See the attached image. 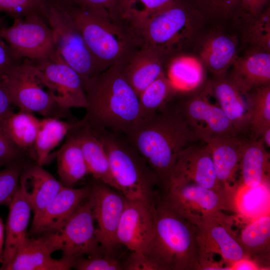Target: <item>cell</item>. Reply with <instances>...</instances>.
<instances>
[{
  "label": "cell",
  "mask_w": 270,
  "mask_h": 270,
  "mask_svg": "<svg viewBox=\"0 0 270 270\" xmlns=\"http://www.w3.org/2000/svg\"><path fill=\"white\" fill-rule=\"evenodd\" d=\"M46 0H0V13L14 19L30 14H42Z\"/></svg>",
  "instance_id": "obj_41"
},
{
  "label": "cell",
  "mask_w": 270,
  "mask_h": 270,
  "mask_svg": "<svg viewBox=\"0 0 270 270\" xmlns=\"http://www.w3.org/2000/svg\"><path fill=\"white\" fill-rule=\"evenodd\" d=\"M93 204L90 193L62 226L44 233L40 237L51 254L60 250L63 256L74 259L84 254L101 256L94 224Z\"/></svg>",
  "instance_id": "obj_8"
},
{
  "label": "cell",
  "mask_w": 270,
  "mask_h": 270,
  "mask_svg": "<svg viewBox=\"0 0 270 270\" xmlns=\"http://www.w3.org/2000/svg\"><path fill=\"white\" fill-rule=\"evenodd\" d=\"M125 64H116L92 78L84 88V122L126 136L143 119L139 96L126 78Z\"/></svg>",
  "instance_id": "obj_2"
},
{
  "label": "cell",
  "mask_w": 270,
  "mask_h": 270,
  "mask_svg": "<svg viewBox=\"0 0 270 270\" xmlns=\"http://www.w3.org/2000/svg\"><path fill=\"white\" fill-rule=\"evenodd\" d=\"M180 181L192 182L207 188L226 192L217 178L212 154L206 144L196 145L194 143L180 152L170 184Z\"/></svg>",
  "instance_id": "obj_17"
},
{
  "label": "cell",
  "mask_w": 270,
  "mask_h": 270,
  "mask_svg": "<svg viewBox=\"0 0 270 270\" xmlns=\"http://www.w3.org/2000/svg\"><path fill=\"white\" fill-rule=\"evenodd\" d=\"M99 182L91 191L94 218L98 224L95 234L102 250L106 255L110 256L118 244L116 234L126 198L110 186Z\"/></svg>",
  "instance_id": "obj_15"
},
{
  "label": "cell",
  "mask_w": 270,
  "mask_h": 270,
  "mask_svg": "<svg viewBox=\"0 0 270 270\" xmlns=\"http://www.w3.org/2000/svg\"><path fill=\"white\" fill-rule=\"evenodd\" d=\"M56 152L57 170L63 186L73 187L89 174L80 145L71 132Z\"/></svg>",
  "instance_id": "obj_29"
},
{
  "label": "cell",
  "mask_w": 270,
  "mask_h": 270,
  "mask_svg": "<svg viewBox=\"0 0 270 270\" xmlns=\"http://www.w3.org/2000/svg\"><path fill=\"white\" fill-rule=\"evenodd\" d=\"M246 140L240 135L228 136L214 138L206 144L218 181L222 188L232 196L238 186L237 178Z\"/></svg>",
  "instance_id": "obj_19"
},
{
  "label": "cell",
  "mask_w": 270,
  "mask_h": 270,
  "mask_svg": "<svg viewBox=\"0 0 270 270\" xmlns=\"http://www.w3.org/2000/svg\"><path fill=\"white\" fill-rule=\"evenodd\" d=\"M203 16L186 0H174L134 30L141 47L152 50L166 60L190 42L194 22Z\"/></svg>",
  "instance_id": "obj_6"
},
{
  "label": "cell",
  "mask_w": 270,
  "mask_h": 270,
  "mask_svg": "<svg viewBox=\"0 0 270 270\" xmlns=\"http://www.w3.org/2000/svg\"><path fill=\"white\" fill-rule=\"evenodd\" d=\"M232 226L231 220L223 214L198 228L200 270H212L214 254L220 255L224 262L229 264L228 268L236 262L248 257Z\"/></svg>",
  "instance_id": "obj_14"
},
{
  "label": "cell",
  "mask_w": 270,
  "mask_h": 270,
  "mask_svg": "<svg viewBox=\"0 0 270 270\" xmlns=\"http://www.w3.org/2000/svg\"><path fill=\"white\" fill-rule=\"evenodd\" d=\"M22 151L10 140L0 124V167L22 163Z\"/></svg>",
  "instance_id": "obj_44"
},
{
  "label": "cell",
  "mask_w": 270,
  "mask_h": 270,
  "mask_svg": "<svg viewBox=\"0 0 270 270\" xmlns=\"http://www.w3.org/2000/svg\"><path fill=\"white\" fill-rule=\"evenodd\" d=\"M90 128L106 151L118 192L129 200L154 204L158 179L126 138L105 129Z\"/></svg>",
  "instance_id": "obj_5"
},
{
  "label": "cell",
  "mask_w": 270,
  "mask_h": 270,
  "mask_svg": "<svg viewBox=\"0 0 270 270\" xmlns=\"http://www.w3.org/2000/svg\"><path fill=\"white\" fill-rule=\"evenodd\" d=\"M50 28L56 51L80 76L84 88L100 72L76 23L57 2H47L42 12Z\"/></svg>",
  "instance_id": "obj_7"
},
{
  "label": "cell",
  "mask_w": 270,
  "mask_h": 270,
  "mask_svg": "<svg viewBox=\"0 0 270 270\" xmlns=\"http://www.w3.org/2000/svg\"><path fill=\"white\" fill-rule=\"evenodd\" d=\"M2 26H0V28ZM22 60L16 56L0 35V74H6Z\"/></svg>",
  "instance_id": "obj_45"
},
{
  "label": "cell",
  "mask_w": 270,
  "mask_h": 270,
  "mask_svg": "<svg viewBox=\"0 0 270 270\" xmlns=\"http://www.w3.org/2000/svg\"><path fill=\"white\" fill-rule=\"evenodd\" d=\"M250 94L249 132L251 138L258 139L270 128V86L256 88Z\"/></svg>",
  "instance_id": "obj_37"
},
{
  "label": "cell",
  "mask_w": 270,
  "mask_h": 270,
  "mask_svg": "<svg viewBox=\"0 0 270 270\" xmlns=\"http://www.w3.org/2000/svg\"><path fill=\"white\" fill-rule=\"evenodd\" d=\"M203 16L224 18L241 9L242 0H186Z\"/></svg>",
  "instance_id": "obj_39"
},
{
  "label": "cell",
  "mask_w": 270,
  "mask_h": 270,
  "mask_svg": "<svg viewBox=\"0 0 270 270\" xmlns=\"http://www.w3.org/2000/svg\"><path fill=\"white\" fill-rule=\"evenodd\" d=\"M270 183L249 187L238 185L233 197V210L253 220L270 214Z\"/></svg>",
  "instance_id": "obj_30"
},
{
  "label": "cell",
  "mask_w": 270,
  "mask_h": 270,
  "mask_svg": "<svg viewBox=\"0 0 270 270\" xmlns=\"http://www.w3.org/2000/svg\"><path fill=\"white\" fill-rule=\"evenodd\" d=\"M200 62L215 76L224 74L237 57L234 38L224 34H214L202 45Z\"/></svg>",
  "instance_id": "obj_28"
},
{
  "label": "cell",
  "mask_w": 270,
  "mask_h": 270,
  "mask_svg": "<svg viewBox=\"0 0 270 270\" xmlns=\"http://www.w3.org/2000/svg\"><path fill=\"white\" fill-rule=\"evenodd\" d=\"M246 256L252 260L268 254L270 242V216L252 220L238 236Z\"/></svg>",
  "instance_id": "obj_34"
},
{
  "label": "cell",
  "mask_w": 270,
  "mask_h": 270,
  "mask_svg": "<svg viewBox=\"0 0 270 270\" xmlns=\"http://www.w3.org/2000/svg\"><path fill=\"white\" fill-rule=\"evenodd\" d=\"M3 76L12 103L20 110L46 117L53 113L56 105L30 60H22Z\"/></svg>",
  "instance_id": "obj_12"
},
{
  "label": "cell",
  "mask_w": 270,
  "mask_h": 270,
  "mask_svg": "<svg viewBox=\"0 0 270 270\" xmlns=\"http://www.w3.org/2000/svg\"><path fill=\"white\" fill-rule=\"evenodd\" d=\"M30 61L58 107L63 110L87 108V99L80 76L56 50L46 58Z\"/></svg>",
  "instance_id": "obj_10"
},
{
  "label": "cell",
  "mask_w": 270,
  "mask_h": 270,
  "mask_svg": "<svg viewBox=\"0 0 270 270\" xmlns=\"http://www.w3.org/2000/svg\"><path fill=\"white\" fill-rule=\"evenodd\" d=\"M155 202L126 198L116 231L118 244L124 245L132 252L146 249L153 234Z\"/></svg>",
  "instance_id": "obj_16"
},
{
  "label": "cell",
  "mask_w": 270,
  "mask_h": 270,
  "mask_svg": "<svg viewBox=\"0 0 270 270\" xmlns=\"http://www.w3.org/2000/svg\"><path fill=\"white\" fill-rule=\"evenodd\" d=\"M163 197L198 228L222 214V210H233L232 195L192 182H171Z\"/></svg>",
  "instance_id": "obj_9"
},
{
  "label": "cell",
  "mask_w": 270,
  "mask_h": 270,
  "mask_svg": "<svg viewBox=\"0 0 270 270\" xmlns=\"http://www.w3.org/2000/svg\"><path fill=\"white\" fill-rule=\"evenodd\" d=\"M167 76L180 92L194 91L204 81V65L194 58L177 56L170 63Z\"/></svg>",
  "instance_id": "obj_32"
},
{
  "label": "cell",
  "mask_w": 270,
  "mask_h": 270,
  "mask_svg": "<svg viewBox=\"0 0 270 270\" xmlns=\"http://www.w3.org/2000/svg\"><path fill=\"white\" fill-rule=\"evenodd\" d=\"M40 120L31 112L20 110L12 112L0 124L12 143L22 150L34 147Z\"/></svg>",
  "instance_id": "obj_33"
},
{
  "label": "cell",
  "mask_w": 270,
  "mask_h": 270,
  "mask_svg": "<svg viewBox=\"0 0 270 270\" xmlns=\"http://www.w3.org/2000/svg\"><path fill=\"white\" fill-rule=\"evenodd\" d=\"M206 90L215 98L238 135L249 132L250 92L241 90L225 74L216 76Z\"/></svg>",
  "instance_id": "obj_18"
},
{
  "label": "cell",
  "mask_w": 270,
  "mask_h": 270,
  "mask_svg": "<svg viewBox=\"0 0 270 270\" xmlns=\"http://www.w3.org/2000/svg\"><path fill=\"white\" fill-rule=\"evenodd\" d=\"M22 170V163L0 170V205L10 204L18 188Z\"/></svg>",
  "instance_id": "obj_40"
},
{
  "label": "cell",
  "mask_w": 270,
  "mask_h": 270,
  "mask_svg": "<svg viewBox=\"0 0 270 270\" xmlns=\"http://www.w3.org/2000/svg\"><path fill=\"white\" fill-rule=\"evenodd\" d=\"M183 93L186 96L176 104L201 142L208 144L215 138L238 135L220 106L209 102L206 90Z\"/></svg>",
  "instance_id": "obj_13"
},
{
  "label": "cell",
  "mask_w": 270,
  "mask_h": 270,
  "mask_svg": "<svg viewBox=\"0 0 270 270\" xmlns=\"http://www.w3.org/2000/svg\"><path fill=\"white\" fill-rule=\"evenodd\" d=\"M80 123L81 120L68 123L50 116L41 120L33 147L38 164L42 166L48 160L51 151Z\"/></svg>",
  "instance_id": "obj_31"
},
{
  "label": "cell",
  "mask_w": 270,
  "mask_h": 270,
  "mask_svg": "<svg viewBox=\"0 0 270 270\" xmlns=\"http://www.w3.org/2000/svg\"><path fill=\"white\" fill-rule=\"evenodd\" d=\"M44 18L42 14H32L0 28V35L18 59L36 60L54 52L52 32Z\"/></svg>",
  "instance_id": "obj_11"
},
{
  "label": "cell",
  "mask_w": 270,
  "mask_h": 270,
  "mask_svg": "<svg viewBox=\"0 0 270 270\" xmlns=\"http://www.w3.org/2000/svg\"><path fill=\"white\" fill-rule=\"evenodd\" d=\"M180 92L167 75L162 74L139 95L142 118L162 109Z\"/></svg>",
  "instance_id": "obj_35"
},
{
  "label": "cell",
  "mask_w": 270,
  "mask_h": 270,
  "mask_svg": "<svg viewBox=\"0 0 270 270\" xmlns=\"http://www.w3.org/2000/svg\"><path fill=\"white\" fill-rule=\"evenodd\" d=\"M57 2L76 23L100 73L116 64H126L141 48L134 28L126 20Z\"/></svg>",
  "instance_id": "obj_4"
},
{
  "label": "cell",
  "mask_w": 270,
  "mask_h": 270,
  "mask_svg": "<svg viewBox=\"0 0 270 270\" xmlns=\"http://www.w3.org/2000/svg\"><path fill=\"white\" fill-rule=\"evenodd\" d=\"M256 14L262 11L270 0H254Z\"/></svg>",
  "instance_id": "obj_48"
},
{
  "label": "cell",
  "mask_w": 270,
  "mask_h": 270,
  "mask_svg": "<svg viewBox=\"0 0 270 270\" xmlns=\"http://www.w3.org/2000/svg\"><path fill=\"white\" fill-rule=\"evenodd\" d=\"M270 157L260 138L246 140L241 159L238 185L254 187L270 183Z\"/></svg>",
  "instance_id": "obj_26"
},
{
  "label": "cell",
  "mask_w": 270,
  "mask_h": 270,
  "mask_svg": "<svg viewBox=\"0 0 270 270\" xmlns=\"http://www.w3.org/2000/svg\"><path fill=\"white\" fill-rule=\"evenodd\" d=\"M174 0H122L123 20L134 29L142 26L154 14L170 4Z\"/></svg>",
  "instance_id": "obj_38"
},
{
  "label": "cell",
  "mask_w": 270,
  "mask_h": 270,
  "mask_svg": "<svg viewBox=\"0 0 270 270\" xmlns=\"http://www.w3.org/2000/svg\"><path fill=\"white\" fill-rule=\"evenodd\" d=\"M41 237L27 238L6 270H68L76 259L62 256L54 259Z\"/></svg>",
  "instance_id": "obj_25"
},
{
  "label": "cell",
  "mask_w": 270,
  "mask_h": 270,
  "mask_svg": "<svg viewBox=\"0 0 270 270\" xmlns=\"http://www.w3.org/2000/svg\"><path fill=\"white\" fill-rule=\"evenodd\" d=\"M6 227L2 265L6 270L25 242L32 208L19 187L10 204Z\"/></svg>",
  "instance_id": "obj_22"
},
{
  "label": "cell",
  "mask_w": 270,
  "mask_h": 270,
  "mask_svg": "<svg viewBox=\"0 0 270 270\" xmlns=\"http://www.w3.org/2000/svg\"><path fill=\"white\" fill-rule=\"evenodd\" d=\"M5 22H4V20L2 17L0 16V26H5Z\"/></svg>",
  "instance_id": "obj_51"
},
{
  "label": "cell",
  "mask_w": 270,
  "mask_h": 270,
  "mask_svg": "<svg viewBox=\"0 0 270 270\" xmlns=\"http://www.w3.org/2000/svg\"><path fill=\"white\" fill-rule=\"evenodd\" d=\"M4 226L2 220L0 218V262L2 263L4 251Z\"/></svg>",
  "instance_id": "obj_49"
},
{
  "label": "cell",
  "mask_w": 270,
  "mask_h": 270,
  "mask_svg": "<svg viewBox=\"0 0 270 270\" xmlns=\"http://www.w3.org/2000/svg\"><path fill=\"white\" fill-rule=\"evenodd\" d=\"M71 132L76 136L80 145L89 174L96 180L118 192L106 151L90 126L83 119Z\"/></svg>",
  "instance_id": "obj_23"
},
{
  "label": "cell",
  "mask_w": 270,
  "mask_h": 270,
  "mask_svg": "<svg viewBox=\"0 0 270 270\" xmlns=\"http://www.w3.org/2000/svg\"><path fill=\"white\" fill-rule=\"evenodd\" d=\"M60 3L106 14L116 20L122 17V0H56Z\"/></svg>",
  "instance_id": "obj_42"
},
{
  "label": "cell",
  "mask_w": 270,
  "mask_h": 270,
  "mask_svg": "<svg viewBox=\"0 0 270 270\" xmlns=\"http://www.w3.org/2000/svg\"><path fill=\"white\" fill-rule=\"evenodd\" d=\"M230 270H256L260 269L255 262L248 257L244 258L234 264L230 267Z\"/></svg>",
  "instance_id": "obj_47"
},
{
  "label": "cell",
  "mask_w": 270,
  "mask_h": 270,
  "mask_svg": "<svg viewBox=\"0 0 270 270\" xmlns=\"http://www.w3.org/2000/svg\"><path fill=\"white\" fill-rule=\"evenodd\" d=\"M229 76L241 90L249 92L252 90L270 84V54L254 49L241 57H237Z\"/></svg>",
  "instance_id": "obj_24"
},
{
  "label": "cell",
  "mask_w": 270,
  "mask_h": 270,
  "mask_svg": "<svg viewBox=\"0 0 270 270\" xmlns=\"http://www.w3.org/2000/svg\"><path fill=\"white\" fill-rule=\"evenodd\" d=\"M92 188L63 186L46 207L32 222L31 232L42 234L62 226L90 194Z\"/></svg>",
  "instance_id": "obj_20"
},
{
  "label": "cell",
  "mask_w": 270,
  "mask_h": 270,
  "mask_svg": "<svg viewBox=\"0 0 270 270\" xmlns=\"http://www.w3.org/2000/svg\"><path fill=\"white\" fill-rule=\"evenodd\" d=\"M170 103L143 118L126 136L155 174L164 192L180 152L200 141L178 104Z\"/></svg>",
  "instance_id": "obj_1"
},
{
  "label": "cell",
  "mask_w": 270,
  "mask_h": 270,
  "mask_svg": "<svg viewBox=\"0 0 270 270\" xmlns=\"http://www.w3.org/2000/svg\"><path fill=\"white\" fill-rule=\"evenodd\" d=\"M234 14L246 22L242 28L244 38L254 46V49L270 52V6L256 15L250 14L241 9Z\"/></svg>",
  "instance_id": "obj_36"
},
{
  "label": "cell",
  "mask_w": 270,
  "mask_h": 270,
  "mask_svg": "<svg viewBox=\"0 0 270 270\" xmlns=\"http://www.w3.org/2000/svg\"><path fill=\"white\" fill-rule=\"evenodd\" d=\"M166 60L152 50L142 46L125 64L124 72L138 96L164 72Z\"/></svg>",
  "instance_id": "obj_27"
},
{
  "label": "cell",
  "mask_w": 270,
  "mask_h": 270,
  "mask_svg": "<svg viewBox=\"0 0 270 270\" xmlns=\"http://www.w3.org/2000/svg\"><path fill=\"white\" fill-rule=\"evenodd\" d=\"M73 268L78 270H120L123 267L117 260L110 256H82L76 258Z\"/></svg>",
  "instance_id": "obj_43"
},
{
  "label": "cell",
  "mask_w": 270,
  "mask_h": 270,
  "mask_svg": "<svg viewBox=\"0 0 270 270\" xmlns=\"http://www.w3.org/2000/svg\"><path fill=\"white\" fill-rule=\"evenodd\" d=\"M260 138L262 140L264 145L268 148L270 146V128H268L262 134Z\"/></svg>",
  "instance_id": "obj_50"
},
{
  "label": "cell",
  "mask_w": 270,
  "mask_h": 270,
  "mask_svg": "<svg viewBox=\"0 0 270 270\" xmlns=\"http://www.w3.org/2000/svg\"><path fill=\"white\" fill-rule=\"evenodd\" d=\"M63 186L42 166L33 165L22 170L19 188L30 204L34 217L50 204Z\"/></svg>",
  "instance_id": "obj_21"
},
{
  "label": "cell",
  "mask_w": 270,
  "mask_h": 270,
  "mask_svg": "<svg viewBox=\"0 0 270 270\" xmlns=\"http://www.w3.org/2000/svg\"><path fill=\"white\" fill-rule=\"evenodd\" d=\"M4 74H0V124L9 116L13 111L14 105L6 85Z\"/></svg>",
  "instance_id": "obj_46"
},
{
  "label": "cell",
  "mask_w": 270,
  "mask_h": 270,
  "mask_svg": "<svg viewBox=\"0 0 270 270\" xmlns=\"http://www.w3.org/2000/svg\"><path fill=\"white\" fill-rule=\"evenodd\" d=\"M152 238L141 251L150 270H200L198 228L164 197L154 207Z\"/></svg>",
  "instance_id": "obj_3"
}]
</instances>
